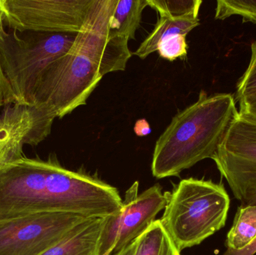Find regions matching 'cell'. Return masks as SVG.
Masks as SVG:
<instances>
[{"label":"cell","mask_w":256,"mask_h":255,"mask_svg":"<svg viewBox=\"0 0 256 255\" xmlns=\"http://www.w3.org/2000/svg\"><path fill=\"white\" fill-rule=\"evenodd\" d=\"M238 112L234 95L204 90L198 100L172 119L155 144L152 172L158 179L183 171L216 154Z\"/></svg>","instance_id":"obj_1"},{"label":"cell","mask_w":256,"mask_h":255,"mask_svg":"<svg viewBox=\"0 0 256 255\" xmlns=\"http://www.w3.org/2000/svg\"><path fill=\"white\" fill-rule=\"evenodd\" d=\"M230 198L222 183L182 180L168 194L160 220L179 253L200 245L226 226Z\"/></svg>","instance_id":"obj_2"},{"label":"cell","mask_w":256,"mask_h":255,"mask_svg":"<svg viewBox=\"0 0 256 255\" xmlns=\"http://www.w3.org/2000/svg\"><path fill=\"white\" fill-rule=\"evenodd\" d=\"M0 24V66L16 104L33 106L36 86L45 70L73 46L76 34L4 29Z\"/></svg>","instance_id":"obj_3"},{"label":"cell","mask_w":256,"mask_h":255,"mask_svg":"<svg viewBox=\"0 0 256 255\" xmlns=\"http://www.w3.org/2000/svg\"><path fill=\"white\" fill-rule=\"evenodd\" d=\"M102 77L98 67L74 42L72 49L52 62L39 79L34 105L45 106L56 118H63L86 104Z\"/></svg>","instance_id":"obj_4"},{"label":"cell","mask_w":256,"mask_h":255,"mask_svg":"<svg viewBox=\"0 0 256 255\" xmlns=\"http://www.w3.org/2000/svg\"><path fill=\"white\" fill-rule=\"evenodd\" d=\"M212 160L242 205L256 206V117L238 110Z\"/></svg>","instance_id":"obj_5"},{"label":"cell","mask_w":256,"mask_h":255,"mask_svg":"<svg viewBox=\"0 0 256 255\" xmlns=\"http://www.w3.org/2000/svg\"><path fill=\"white\" fill-rule=\"evenodd\" d=\"M86 220L61 212L0 217V255H42Z\"/></svg>","instance_id":"obj_6"},{"label":"cell","mask_w":256,"mask_h":255,"mask_svg":"<svg viewBox=\"0 0 256 255\" xmlns=\"http://www.w3.org/2000/svg\"><path fill=\"white\" fill-rule=\"evenodd\" d=\"M138 183L126 192L120 212L102 220L98 255H112L122 251L138 239L165 209L168 193L155 184L138 194Z\"/></svg>","instance_id":"obj_7"},{"label":"cell","mask_w":256,"mask_h":255,"mask_svg":"<svg viewBox=\"0 0 256 255\" xmlns=\"http://www.w3.org/2000/svg\"><path fill=\"white\" fill-rule=\"evenodd\" d=\"M92 0H3L10 30L78 34Z\"/></svg>","instance_id":"obj_8"},{"label":"cell","mask_w":256,"mask_h":255,"mask_svg":"<svg viewBox=\"0 0 256 255\" xmlns=\"http://www.w3.org/2000/svg\"><path fill=\"white\" fill-rule=\"evenodd\" d=\"M117 0H92L75 43L98 67L102 76L124 70L132 53L127 37L112 19Z\"/></svg>","instance_id":"obj_9"},{"label":"cell","mask_w":256,"mask_h":255,"mask_svg":"<svg viewBox=\"0 0 256 255\" xmlns=\"http://www.w3.org/2000/svg\"><path fill=\"white\" fill-rule=\"evenodd\" d=\"M56 117L45 106L8 104L0 113V170L25 157L24 146L36 145L50 134Z\"/></svg>","instance_id":"obj_10"},{"label":"cell","mask_w":256,"mask_h":255,"mask_svg":"<svg viewBox=\"0 0 256 255\" xmlns=\"http://www.w3.org/2000/svg\"><path fill=\"white\" fill-rule=\"evenodd\" d=\"M103 219H88L42 255H98Z\"/></svg>","instance_id":"obj_11"},{"label":"cell","mask_w":256,"mask_h":255,"mask_svg":"<svg viewBox=\"0 0 256 255\" xmlns=\"http://www.w3.org/2000/svg\"><path fill=\"white\" fill-rule=\"evenodd\" d=\"M200 25V19L196 16H159L154 29L142 42L134 54L141 59H144L150 54L158 51V45L167 37L176 34L188 35Z\"/></svg>","instance_id":"obj_12"},{"label":"cell","mask_w":256,"mask_h":255,"mask_svg":"<svg viewBox=\"0 0 256 255\" xmlns=\"http://www.w3.org/2000/svg\"><path fill=\"white\" fill-rule=\"evenodd\" d=\"M256 238V206L238 207L226 241L227 249L243 250Z\"/></svg>","instance_id":"obj_13"},{"label":"cell","mask_w":256,"mask_h":255,"mask_svg":"<svg viewBox=\"0 0 256 255\" xmlns=\"http://www.w3.org/2000/svg\"><path fill=\"white\" fill-rule=\"evenodd\" d=\"M134 255H180L160 221L155 220L136 240Z\"/></svg>","instance_id":"obj_14"},{"label":"cell","mask_w":256,"mask_h":255,"mask_svg":"<svg viewBox=\"0 0 256 255\" xmlns=\"http://www.w3.org/2000/svg\"><path fill=\"white\" fill-rule=\"evenodd\" d=\"M147 6L148 0H117L112 19L120 34L128 40L135 38L143 10Z\"/></svg>","instance_id":"obj_15"},{"label":"cell","mask_w":256,"mask_h":255,"mask_svg":"<svg viewBox=\"0 0 256 255\" xmlns=\"http://www.w3.org/2000/svg\"><path fill=\"white\" fill-rule=\"evenodd\" d=\"M202 0H148V6L154 9L159 16L198 17Z\"/></svg>","instance_id":"obj_16"},{"label":"cell","mask_w":256,"mask_h":255,"mask_svg":"<svg viewBox=\"0 0 256 255\" xmlns=\"http://www.w3.org/2000/svg\"><path fill=\"white\" fill-rule=\"evenodd\" d=\"M234 15L242 17V22L256 25V0H219L216 1L215 19L224 20Z\"/></svg>","instance_id":"obj_17"},{"label":"cell","mask_w":256,"mask_h":255,"mask_svg":"<svg viewBox=\"0 0 256 255\" xmlns=\"http://www.w3.org/2000/svg\"><path fill=\"white\" fill-rule=\"evenodd\" d=\"M236 100L239 105L256 101V39L251 44V58L248 68L238 81Z\"/></svg>","instance_id":"obj_18"},{"label":"cell","mask_w":256,"mask_h":255,"mask_svg":"<svg viewBox=\"0 0 256 255\" xmlns=\"http://www.w3.org/2000/svg\"><path fill=\"white\" fill-rule=\"evenodd\" d=\"M186 37L184 34H176L161 41L158 47L160 56L170 61L178 58L182 59L186 58L188 44Z\"/></svg>","instance_id":"obj_19"},{"label":"cell","mask_w":256,"mask_h":255,"mask_svg":"<svg viewBox=\"0 0 256 255\" xmlns=\"http://www.w3.org/2000/svg\"><path fill=\"white\" fill-rule=\"evenodd\" d=\"M15 103L14 96L0 66V108Z\"/></svg>","instance_id":"obj_20"},{"label":"cell","mask_w":256,"mask_h":255,"mask_svg":"<svg viewBox=\"0 0 256 255\" xmlns=\"http://www.w3.org/2000/svg\"><path fill=\"white\" fill-rule=\"evenodd\" d=\"M134 130L136 135L140 137L148 136L152 132L150 124L146 119H138L134 125Z\"/></svg>","instance_id":"obj_21"},{"label":"cell","mask_w":256,"mask_h":255,"mask_svg":"<svg viewBox=\"0 0 256 255\" xmlns=\"http://www.w3.org/2000/svg\"><path fill=\"white\" fill-rule=\"evenodd\" d=\"M256 253V238L248 247L240 250L227 249L224 255H254Z\"/></svg>","instance_id":"obj_22"},{"label":"cell","mask_w":256,"mask_h":255,"mask_svg":"<svg viewBox=\"0 0 256 255\" xmlns=\"http://www.w3.org/2000/svg\"><path fill=\"white\" fill-rule=\"evenodd\" d=\"M239 111L250 114L256 117V101L252 103H246V104L239 105Z\"/></svg>","instance_id":"obj_23"},{"label":"cell","mask_w":256,"mask_h":255,"mask_svg":"<svg viewBox=\"0 0 256 255\" xmlns=\"http://www.w3.org/2000/svg\"><path fill=\"white\" fill-rule=\"evenodd\" d=\"M136 247V240L122 251L112 255H134V253H135Z\"/></svg>","instance_id":"obj_24"},{"label":"cell","mask_w":256,"mask_h":255,"mask_svg":"<svg viewBox=\"0 0 256 255\" xmlns=\"http://www.w3.org/2000/svg\"><path fill=\"white\" fill-rule=\"evenodd\" d=\"M4 12L3 8V0H0V24L4 22Z\"/></svg>","instance_id":"obj_25"}]
</instances>
